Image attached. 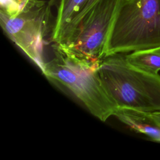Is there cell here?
<instances>
[{
	"label": "cell",
	"mask_w": 160,
	"mask_h": 160,
	"mask_svg": "<svg viewBox=\"0 0 160 160\" xmlns=\"http://www.w3.org/2000/svg\"><path fill=\"white\" fill-rule=\"evenodd\" d=\"M55 56L46 62L42 74L52 82L68 89L101 121L113 116L116 106L103 88L98 68L54 46Z\"/></svg>",
	"instance_id": "7a4b0ae2"
},
{
	"label": "cell",
	"mask_w": 160,
	"mask_h": 160,
	"mask_svg": "<svg viewBox=\"0 0 160 160\" xmlns=\"http://www.w3.org/2000/svg\"><path fill=\"white\" fill-rule=\"evenodd\" d=\"M127 61L132 66L152 74L160 71V46L125 54Z\"/></svg>",
	"instance_id": "ba28073f"
},
{
	"label": "cell",
	"mask_w": 160,
	"mask_h": 160,
	"mask_svg": "<svg viewBox=\"0 0 160 160\" xmlns=\"http://www.w3.org/2000/svg\"><path fill=\"white\" fill-rule=\"evenodd\" d=\"M152 117L154 118L155 121L160 125V111H156L151 112Z\"/></svg>",
	"instance_id": "30bf717a"
},
{
	"label": "cell",
	"mask_w": 160,
	"mask_h": 160,
	"mask_svg": "<svg viewBox=\"0 0 160 160\" xmlns=\"http://www.w3.org/2000/svg\"><path fill=\"white\" fill-rule=\"evenodd\" d=\"M49 2L28 0L10 11L0 9V23L7 36L13 41L41 70L43 44L51 21Z\"/></svg>",
	"instance_id": "277c9868"
},
{
	"label": "cell",
	"mask_w": 160,
	"mask_h": 160,
	"mask_svg": "<svg viewBox=\"0 0 160 160\" xmlns=\"http://www.w3.org/2000/svg\"><path fill=\"white\" fill-rule=\"evenodd\" d=\"M98 71L103 88L116 108L160 111V74L132 66L122 54L102 59Z\"/></svg>",
	"instance_id": "6da1fadb"
},
{
	"label": "cell",
	"mask_w": 160,
	"mask_h": 160,
	"mask_svg": "<svg viewBox=\"0 0 160 160\" xmlns=\"http://www.w3.org/2000/svg\"><path fill=\"white\" fill-rule=\"evenodd\" d=\"M113 116L134 131L154 141H160V125L155 121L151 112L128 108H116Z\"/></svg>",
	"instance_id": "52a82bcc"
},
{
	"label": "cell",
	"mask_w": 160,
	"mask_h": 160,
	"mask_svg": "<svg viewBox=\"0 0 160 160\" xmlns=\"http://www.w3.org/2000/svg\"><path fill=\"white\" fill-rule=\"evenodd\" d=\"M27 1L28 0H1V8L10 9L21 5Z\"/></svg>",
	"instance_id": "9c48e42d"
},
{
	"label": "cell",
	"mask_w": 160,
	"mask_h": 160,
	"mask_svg": "<svg viewBox=\"0 0 160 160\" xmlns=\"http://www.w3.org/2000/svg\"><path fill=\"white\" fill-rule=\"evenodd\" d=\"M100 0H50L57 14L51 31V41L60 46L70 37L84 16Z\"/></svg>",
	"instance_id": "8992f818"
},
{
	"label": "cell",
	"mask_w": 160,
	"mask_h": 160,
	"mask_svg": "<svg viewBox=\"0 0 160 160\" xmlns=\"http://www.w3.org/2000/svg\"><path fill=\"white\" fill-rule=\"evenodd\" d=\"M122 0H100L60 46L64 52L99 64L107 56L108 41Z\"/></svg>",
	"instance_id": "5b68a950"
},
{
	"label": "cell",
	"mask_w": 160,
	"mask_h": 160,
	"mask_svg": "<svg viewBox=\"0 0 160 160\" xmlns=\"http://www.w3.org/2000/svg\"><path fill=\"white\" fill-rule=\"evenodd\" d=\"M160 46V0H122L109 35L107 56Z\"/></svg>",
	"instance_id": "3957f363"
}]
</instances>
